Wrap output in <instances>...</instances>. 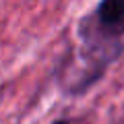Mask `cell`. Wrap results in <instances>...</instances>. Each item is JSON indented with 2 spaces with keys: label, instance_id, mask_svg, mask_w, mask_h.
I'll list each match as a JSON object with an SVG mask.
<instances>
[{
  "label": "cell",
  "instance_id": "6da1fadb",
  "mask_svg": "<svg viewBox=\"0 0 124 124\" xmlns=\"http://www.w3.org/2000/svg\"><path fill=\"white\" fill-rule=\"evenodd\" d=\"M99 25L118 35L124 31V0H101L97 8Z\"/></svg>",
  "mask_w": 124,
  "mask_h": 124
},
{
  "label": "cell",
  "instance_id": "7a4b0ae2",
  "mask_svg": "<svg viewBox=\"0 0 124 124\" xmlns=\"http://www.w3.org/2000/svg\"><path fill=\"white\" fill-rule=\"evenodd\" d=\"M54 124H68L66 120H58V122H54Z\"/></svg>",
  "mask_w": 124,
  "mask_h": 124
}]
</instances>
